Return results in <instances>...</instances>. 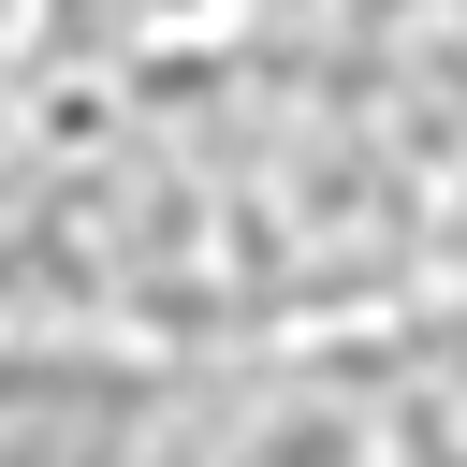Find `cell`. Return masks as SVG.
Returning a JSON list of instances; mask_svg holds the SVG:
<instances>
[{
    "mask_svg": "<svg viewBox=\"0 0 467 467\" xmlns=\"http://www.w3.org/2000/svg\"><path fill=\"white\" fill-rule=\"evenodd\" d=\"M467 292V0H161L0 58V350H248Z\"/></svg>",
    "mask_w": 467,
    "mask_h": 467,
    "instance_id": "1",
    "label": "cell"
},
{
    "mask_svg": "<svg viewBox=\"0 0 467 467\" xmlns=\"http://www.w3.org/2000/svg\"><path fill=\"white\" fill-rule=\"evenodd\" d=\"M0 467H467V292L248 350H0Z\"/></svg>",
    "mask_w": 467,
    "mask_h": 467,
    "instance_id": "2",
    "label": "cell"
}]
</instances>
